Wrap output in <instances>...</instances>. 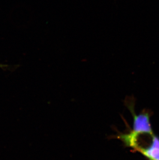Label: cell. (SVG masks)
Returning a JSON list of instances; mask_svg holds the SVG:
<instances>
[{"mask_svg":"<svg viewBox=\"0 0 159 160\" xmlns=\"http://www.w3.org/2000/svg\"><path fill=\"white\" fill-rule=\"evenodd\" d=\"M148 160H159V138L152 135L151 142L146 146L139 147L136 149Z\"/></svg>","mask_w":159,"mask_h":160,"instance_id":"cell-2","label":"cell"},{"mask_svg":"<svg viewBox=\"0 0 159 160\" xmlns=\"http://www.w3.org/2000/svg\"><path fill=\"white\" fill-rule=\"evenodd\" d=\"M3 66H4V65H1V64H0V67H3Z\"/></svg>","mask_w":159,"mask_h":160,"instance_id":"cell-3","label":"cell"},{"mask_svg":"<svg viewBox=\"0 0 159 160\" xmlns=\"http://www.w3.org/2000/svg\"><path fill=\"white\" fill-rule=\"evenodd\" d=\"M134 115L133 131L134 133L137 134H152V130L150 124V118L148 113H140L139 115Z\"/></svg>","mask_w":159,"mask_h":160,"instance_id":"cell-1","label":"cell"}]
</instances>
